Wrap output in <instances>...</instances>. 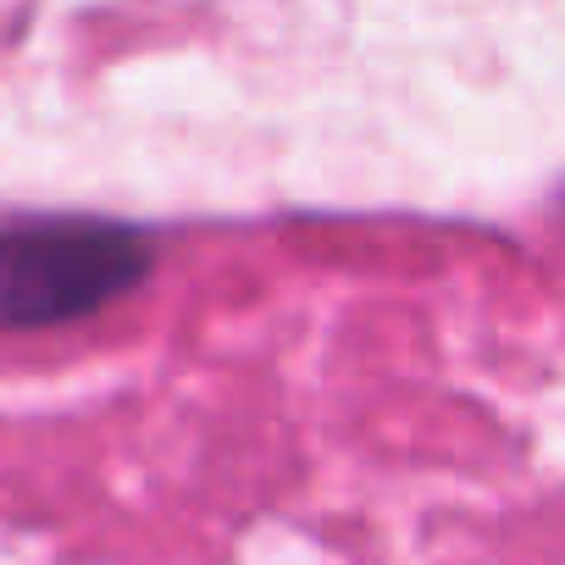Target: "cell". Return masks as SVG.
Segmentation results:
<instances>
[{
  "label": "cell",
  "mask_w": 565,
  "mask_h": 565,
  "mask_svg": "<svg viewBox=\"0 0 565 565\" xmlns=\"http://www.w3.org/2000/svg\"><path fill=\"white\" fill-rule=\"evenodd\" d=\"M156 260L161 238L122 216H0V333L89 322L106 306L139 295Z\"/></svg>",
  "instance_id": "6da1fadb"
}]
</instances>
